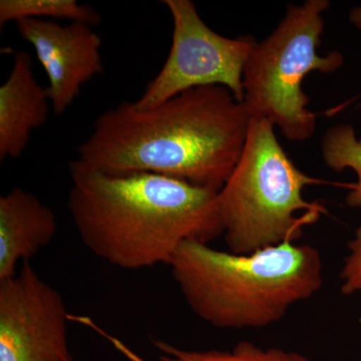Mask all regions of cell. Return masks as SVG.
I'll return each mask as SVG.
<instances>
[{
	"label": "cell",
	"mask_w": 361,
	"mask_h": 361,
	"mask_svg": "<svg viewBox=\"0 0 361 361\" xmlns=\"http://www.w3.org/2000/svg\"><path fill=\"white\" fill-rule=\"evenodd\" d=\"M349 21L361 32V6L351 9L348 14Z\"/></svg>",
	"instance_id": "cell-15"
},
{
	"label": "cell",
	"mask_w": 361,
	"mask_h": 361,
	"mask_svg": "<svg viewBox=\"0 0 361 361\" xmlns=\"http://www.w3.org/2000/svg\"><path fill=\"white\" fill-rule=\"evenodd\" d=\"M25 18L66 20L94 26L102 23L99 11L77 0H1L0 26Z\"/></svg>",
	"instance_id": "cell-11"
},
{
	"label": "cell",
	"mask_w": 361,
	"mask_h": 361,
	"mask_svg": "<svg viewBox=\"0 0 361 361\" xmlns=\"http://www.w3.org/2000/svg\"><path fill=\"white\" fill-rule=\"evenodd\" d=\"M160 361H312L310 358L278 348H261L241 341L232 350H188L163 341H154Z\"/></svg>",
	"instance_id": "cell-12"
},
{
	"label": "cell",
	"mask_w": 361,
	"mask_h": 361,
	"mask_svg": "<svg viewBox=\"0 0 361 361\" xmlns=\"http://www.w3.org/2000/svg\"><path fill=\"white\" fill-rule=\"evenodd\" d=\"M323 160L332 170L342 172L351 169L357 176V180L348 185L349 193L346 203L353 208L361 207V140L356 137L355 130L350 125L341 123L330 128L322 139Z\"/></svg>",
	"instance_id": "cell-13"
},
{
	"label": "cell",
	"mask_w": 361,
	"mask_h": 361,
	"mask_svg": "<svg viewBox=\"0 0 361 361\" xmlns=\"http://www.w3.org/2000/svg\"><path fill=\"white\" fill-rule=\"evenodd\" d=\"M250 121L222 85L185 90L149 110L123 101L97 116L78 161L104 174L149 173L219 192L243 153Z\"/></svg>",
	"instance_id": "cell-1"
},
{
	"label": "cell",
	"mask_w": 361,
	"mask_h": 361,
	"mask_svg": "<svg viewBox=\"0 0 361 361\" xmlns=\"http://www.w3.org/2000/svg\"><path fill=\"white\" fill-rule=\"evenodd\" d=\"M172 16V44L158 75L137 101L149 110L195 87L222 85L244 101L243 73L257 40L252 35L230 39L206 25L191 0H164Z\"/></svg>",
	"instance_id": "cell-6"
},
{
	"label": "cell",
	"mask_w": 361,
	"mask_h": 361,
	"mask_svg": "<svg viewBox=\"0 0 361 361\" xmlns=\"http://www.w3.org/2000/svg\"><path fill=\"white\" fill-rule=\"evenodd\" d=\"M329 0L289 4L269 37L256 42L243 73L244 101L251 118H264L290 142H305L315 132L316 115L307 106L304 78L312 71L332 73L343 65L339 51L320 56L323 13Z\"/></svg>",
	"instance_id": "cell-5"
},
{
	"label": "cell",
	"mask_w": 361,
	"mask_h": 361,
	"mask_svg": "<svg viewBox=\"0 0 361 361\" xmlns=\"http://www.w3.org/2000/svg\"><path fill=\"white\" fill-rule=\"evenodd\" d=\"M58 231L56 214L35 195L13 188L0 197V281L14 276Z\"/></svg>",
	"instance_id": "cell-10"
},
{
	"label": "cell",
	"mask_w": 361,
	"mask_h": 361,
	"mask_svg": "<svg viewBox=\"0 0 361 361\" xmlns=\"http://www.w3.org/2000/svg\"><path fill=\"white\" fill-rule=\"evenodd\" d=\"M348 248L349 253L344 259L341 273V290L343 295H353L361 292V227L356 229Z\"/></svg>",
	"instance_id": "cell-14"
},
{
	"label": "cell",
	"mask_w": 361,
	"mask_h": 361,
	"mask_svg": "<svg viewBox=\"0 0 361 361\" xmlns=\"http://www.w3.org/2000/svg\"><path fill=\"white\" fill-rule=\"evenodd\" d=\"M264 118H251L243 153L222 189L218 208L230 252L250 254L294 242L306 226L327 213L304 199V188L320 184L294 165Z\"/></svg>",
	"instance_id": "cell-4"
},
{
	"label": "cell",
	"mask_w": 361,
	"mask_h": 361,
	"mask_svg": "<svg viewBox=\"0 0 361 361\" xmlns=\"http://www.w3.org/2000/svg\"><path fill=\"white\" fill-rule=\"evenodd\" d=\"M68 209L97 257L137 270L170 264L188 240L209 244L224 234L218 192L167 176H115L75 160Z\"/></svg>",
	"instance_id": "cell-2"
},
{
	"label": "cell",
	"mask_w": 361,
	"mask_h": 361,
	"mask_svg": "<svg viewBox=\"0 0 361 361\" xmlns=\"http://www.w3.org/2000/svg\"><path fill=\"white\" fill-rule=\"evenodd\" d=\"M16 25L20 37L32 45L47 73L52 111L63 115L82 85L104 73L101 35L84 23L61 25L54 20L25 18Z\"/></svg>",
	"instance_id": "cell-8"
},
{
	"label": "cell",
	"mask_w": 361,
	"mask_h": 361,
	"mask_svg": "<svg viewBox=\"0 0 361 361\" xmlns=\"http://www.w3.org/2000/svg\"><path fill=\"white\" fill-rule=\"evenodd\" d=\"M63 297L30 261L0 281V361H75Z\"/></svg>",
	"instance_id": "cell-7"
},
{
	"label": "cell",
	"mask_w": 361,
	"mask_h": 361,
	"mask_svg": "<svg viewBox=\"0 0 361 361\" xmlns=\"http://www.w3.org/2000/svg\"><path fill=\"white\" fill-rule=\"evenodd\" d=\"M169 266L188 306L217 329L269 326L323 283L319 251L293 242L236 254L188 240Z\"/></svg>",
	"instance_id": "cell-3"
},
{
	"label": "cell",
	"mask_w": 361,
	"mask_h": 361,
	"mask_svg": "<svg viewBox=\"0 0 361 361\" xmlns=\"http://www.w3.org/2000/svg\"><path fill=\"white\" fill-rule=\"evenodd\" d=\"M32 58L27 52L13 54L8 78L0 87V161L20 158L25 151L32 130L49 118L47 87L33 75Z\"/></svg>",
	"instance_id": "cell-9"
}]
</instances>
